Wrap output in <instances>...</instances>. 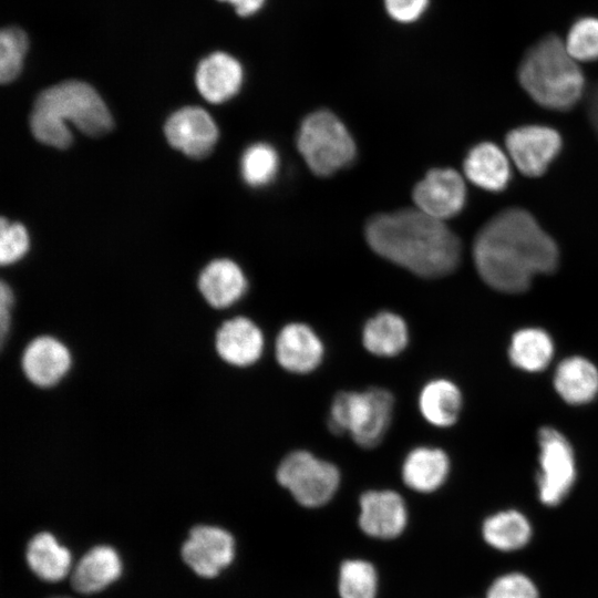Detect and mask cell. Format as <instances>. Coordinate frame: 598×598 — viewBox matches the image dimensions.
I'll list each match as a JSON object with an SVG mask.
<instances>
[{"instance_id":"6da1fadb","label":"cell","mask_w":598,"mask_h":598,"mask_svg":"<svg viewBox=\"0 0 598 598\" xmlns=\"http://www.w3.org/2000/svg\"><path fill=\"white\" fill-rule=\"evenodd\" d=\"M473 259L481 278L493 289L519 293L539 274L559 262L556 241L526 209L511 207L493 216L477 233Z\"/></svg>"},{"instance_id":"7a4b0ae2","label":"cell","mask_w":598,"mask_h":598,"mask_svg":"<svg viewBox=\"0 0 598 598\" xmlns=\"http://www.w3.org/2000/svg\"><path fill=\"white\" fill-rule=\"evenodd\" d=\"M365 239L381 257L425 278L445 276L461 260L458 237L443 220L416 207L373 216Z\"/></svg>"},{"instance_id":"3957f363","label":"cell","mask_w":598,"mask_h":598,"mask_svg":"<svg viewBox=\"0 0 598 598\" xmlns=\"http://www.w3.org/2000/svg\"><path fill=\"white\" fill-rule=\"evenodd\" d=\"M66 120L92 136L103 135L113 126L100 94L90 84L78 80L60 82L39 93L30 114L31 132L44 144L65 148L72 142Z\"/></svg>"},{"instance_id":"277c9868","label":"cell","mask_w":598,"mask_h":598,"mask_svg":"<svg viewBox=\"0 0 598 598\" xmlns=\"http://www.w3.org/2000/svg\"><path fill=\"white\" fill-rule=\"evenodd\" d=\"M524 91L539 106L568 111L582 97L586 81L565 42L555 34L537 41L524 54L517 72Z\"/></svg>"},{"instance_id":"5b68a950","label":"cell","mask_w":598,"mask_h":598,"mask_svg":"<svg viewBox=\"0 0 598 598\" xmlns=\"http://www.w3.org/2000/svg\"><path fill=\"white\" fill-rule=\"evenodd\" d=\"M394 400L382 388L338 393L330 406L328 426L334 434L348 432L361 447H375L389 430Z\"/></svg>"},{"instance_id":"8992f818","label":"cell","mask_w":598,"mask_h":598,"mask_svg":"<svg viewBox=\"0 0 598 598\" xmlns=\"http://www.w3.org/2000/svg\"><path fill=\"white\" fill-rule=\"evenodd\" d=\"M297 147L310 171L329 176L355 157V143L347 126L331 112L316 111L303 118Z\"/></svg>"},{"instance_id":"52a82bcc","label":"cell","mask_w":598,"mask_h":598,"mask_svg":"<svg viewBox=\"0 0 598 598\" xmlns=\"http://www.w3.org/2000/svg\"><path fill=\"white\" fill-rule=\"evenodd\" d=\"M277 481L305 507L327 504L340 484L338 468L307 451L289 453L277 468Z\"/></svg>"},{"instance_id":"ba28073f","label":"cell","mask_w":598,"mask_h":598,"mask_svg":"<svg viewBox=\"0 0 598 598\" xmlns=\"http://www.w3.org/2000/svg\"><path fill=\"white\" fill-rule=\"evenodd\" d=\"M538 444L539 499L547 506H556L565 499L576 480L574 452L567 439L553 427L540 429Z\"/></svg>"},{"instance_id":"9c48e42d","label":"cell","mask_w":598,"mask_h":598,"mask_svg":"<svg viewBox=\"0 0 598 598\" xmlns=\"http://www.w3.org/2000/svg\"><path fill=\"white\" fill-rule=\"evenodd\" d=\"M505 147L516 168L528 177L545 174L563 147L557 130L542 124H527L511 130Z\"/></svg>"},{"instance_id":"30bf717a","label":"cell","mask_w":598,"mask_h":598,"mask_svg":"<svg viewBox=\"0 0 598 598\" xmlns=\"http://www.w3.org/2000/svg\"><path fill=\"white\" fill-rule=\"evenodd\" d=\"M235 553L233 535L213 525L193 527L181 550L184 563L203 578H214L228 568Z\"/></svg>"},{"instance_id":"8fae6325","label":"cell","mask_w":598,"mask_h":598,"mask_svg":"<svg viewBox=\"0 0 598 598\" xmlns=\"http://www.w3.org/2000/svg\"><path fill=\"white\" fill-rule=\"evenodd\" d=\"M466 186L453 168H433L414 187L415 207L440 220L458 215L466 203Z\"/></svg>"},{"instance_id":"7c38bea8","label":"cell","mask_w":598,"mask_h":598,"mask_svg":"<svg viewBox=\"0 0 598 598\" xmlns=\"http://www.w3.org/2000/svg\"><path fill=\"white\" fill-rule=\"evenodd\" d=\"M167 141L193 158H203L218 137L213 117L199 106H184L175 111L164 125Z\"/></svg>"},{"instance_id":"4fadbf2b","label":"cell","mask_w":598,"mask_h":598,"mask_svg":"<svg viewBox=\"0 0 598 598\" xmlns=\"http://www.w3.org/2000/svg\"><path fill=\"white\" fill-rule=\"evenodd\" d=\"M72 367L70 349L60 339L41 334L23 349L21 369L24 377L39 388H51L69 373Z\"/></svg>"},{"instance_id":"5bb4252c","label":"cell","mask_w":598,"mask_h":598,"mask_svg":"<svg viewBox=\"0 0 598 598\" xmlns=\"http://www.w3.org/2000/svg\"><path fill=\"white\" fill-rule=\"evenodd\" d=\"M359 505V526L370 537L392 539L408 525L406 504L394 491H368L361 495Z\"/></svg>"},{"instance_id":"9a60e30c","label":"cell","mask_w":598,"mask_h":598,"mask_svg":"<svg viewBox=\"0 0 598 598\" xmlns=\"http://www.w3.org/2000/svg\"><path fill=\"white\" fill-rule=\"evenodd\" d=\"M214 343L223 361L243 368L254 364L261 357L264 334L247 317H234L219 326Z\"/></svg>"},{"instance_id":"2e32d148","label":"cell","mask_w":598,"mask_h":598,"mask_svg":"<svg viewBox=\"0 0 598 598\" xmlns=\"http://www.w3.org/2000/svg\"><path fill=\"white\" fill-rule=\"evenodd\" d=\"M323 357V344L317 333L307 324L291 322L278 333L276 358L287 371L308 373L315 370Z\"/></svg>"},{"instance_id":"e0dca14e","label":"cell","mask_w":598,"mask_h":598,"mask_svg":"<svg viewBox=\"0 0 598 598\" xmlns=\"http://www.w3.org/2000/svg\"><path fill=\"white\" fill-rule=\"evenodd\" d=\"M463 169L472 184L491 193L505 190L512 181L508 155L489 141L480 142L468 150Z\"/></svg>"},{"instance_id":"ac0fdd59","label":"cell","mask_w":598,"mask_h":598,"mask_svg":"<svg viewBox=\"0 0 598 598\" xmlns=\"http://www.w3.org/2000/svg\"><path fill=\"white\" fill-rule=\"evenodd\" d=\"M244 71L233 55L216 51L200 60L195 73L199 93L209 102L229 100L240 89Z\"/></svg>"},{"instance_id":"d6986e66","label":"cell","mask_w":598,"mask_h":598,"mask_svg":"<svg viewBox=\"0 0 598 598\" xmlns=\"http://www.w3.org/2000/svg\"><path fill=\"white\" fill-rule=\"evenodd\" d=\"M198 289L206 302L216 309L236 303L247 291V279L241 268L233 260H212L198 276Z\"/></svg>"},{"instance_id":"ffe728a7","label":"cell","mask_w":598,"mask_h":598,"mask_svg":"<svg viewBox=\"0 0 598 598\" xmlns=\"http://www.w3.org/2000/svg\"><path fill=\"white\" fill-rule=\"evenodd\" d=\"M122 570L118 553L109 545H96L79 560L73 569L71 582L81 594H94L117 580Z\"/></svg>"},{"instance_id":"44dd1931","label":"cell","mask_w":598,"mask_h":598,"mask_svg":"<svg viewBox=\"0 0 598 598\" xmlns=\"http://www.w3.org/2000/svg\"><path fill=\"white\" fill-rule=\"evenodd\" d=\"M450 461L444 451L421 446L412 450L402 464V478L411 489L430 493L445 482Z\"/></svg>"},{"instance_id":"7402d4cb","label":"cell","mask_w":598,"mask_h":598,"mask_svg":"<svg viewBox=\"0 0 598 598\" xmlns=\"http://www.w3.org/2000/svg\"><path fill=\"white\" fill-rule=\"evenodd\" d=\"M554 386L567 403H588L598 393V370L585 358H567L555 371Z\"/></svg>"},{"instance_id":"603a6c76","label":"cell","mask_w":598,"mask_h":598,"mask_svg":"<svg viewBox=\"0 0 598 598\" xmlns=\"http://www.w3.org/2000/svg\"><path fill=\"white\" fill-rule=\"evenodd\" d=\"M27 563L31 571L42 580L59 581L71 568V553L48 532L35 534L27 546Z\"/></svg>"},{"instance_id":"cb8c5ba5","label":"cell","mask_w":598,"mask_h":598,"mask_svg":"<svg viewBox=\"0 0 598 598\" xmlns=\"http://www.w3.org/2000/svg\"><path fill=\"white\" fill-rule=\"evenodd\" d=\"M364 348L379 357H393L409 342L405 321L396 313L382 311L367 321L362 331Z\"/></svg>"},{"instance_id":"d4e9b609","label":"cell","mask_w":598,"mask_h":598,"mask_svg":"<svg viewBox=\"0 0 598 598\" xmlns=\"http://www.w3.org/2000/svg\"><path fill=\"white\" fill-rule=\"evenodd\" d=\"M419 408L429 423L440 427L450 426L456 422L462 408L461 391L448 380H433L423 386Z\"/></svg>"},{"instance_id":"484cf974","label":"cell","mask_w":598,"mask_h":598,"mask_svg":"<svg viewBox=\"0 0 598 598\" xmlns=\"http://www.w3.org/2000/svg\"><path fill=\"white\" fill-rule=\"evenodd\" d=\"M482 534L495 549L513 551L529 542L532 526L520 512L508 509L488 516L483 523Z\"/></svg>"},{"instance_id":"4316f807","label":"cell","mask_w":598,"mask_h":598,"mask_svg":"<svg viewBox=\"0 0 598 598\" xmlns=\"http://www.w3.org/2000/svg\"><path fill=\"white\" fill-rule=\"evenodd\" d=\"M554 354L550 336L538 328H524L516 331L511 340L508 355L512 363L528 372L544 370Z\"/></svg>"},{"instance_id":"83f0119b","label":"cell","mask_w":598,"mask_h":598,"mask_svg":"<svg viewBox=\"0 0 598 598\" xmlns=\"http://www.w3.org/2000/svg\"><path fill=\"white\" fill-rule=\"evenodd\" d=\"M378 582L377 569L368 560L353 558L340 565L338 575L340 598H375Z\"/></svg>"},{"instance_id":"f1b7e54d","label":"cell","mask_w":598,"mask_h":598,"mask_svg":"<svg viewBox=\"0 0 598 598\" xmlns=\"http://www.w3.org/2000/svg\"><path fill=\"white\" fill-rule=\"evenodd\" d=\"M279 168L277 151L267 143L248 146L240 159L244 181L252 187H261L274 181Z\"/></svg>"},{"instance_id":"f546056e","label":"cell","mask_w":598,"mask_h":598,"mask_svg":"<svg viewBox=\"0 0 598 598\" xmlns=\"http://www.w3.org/2000/svg\"><path fill=\"white\" fill-rule=\"evenodd\" d=\"M565 47L578 63L598 60V18L576 20L567 33Z\"/></svg>"},{"instance_id":"4dcf8cb0","label":"cell","mask_w":598,"mask_h":598,"mask_svg":"<svg viewBox=\"0 0 598 598\" xmlns=\"http://www.w3.org/2000/svg\"><path fill=\"white\" fill-rule=\"evenodd\" d=\"M28 50V38L23 30L10 27L0 33V80L2 83L14 80L23 65Z\"/></svg>"},{"instance_id":"1f68e13d","label":"cell","mask_w":598,"mask_h":598,"mask_svg":"<svg viewBox=\"0 0 598 598\" xmlns=\"http://www.w3.org/2000/svg\"><path fill=\"white\" fill-rule=\"evenodd\" d=\"M0 262L10 265L22 258L29 248L25 227L20 223H9L4 217L0 220Z\"/></svg>"},{"instance_id":"d6a6232c","label":"cell","mask_w":598,"mask_h":598,"mask_svg":"<svg viewBox=\"0 0 598 598\" xmlns=\"http://www.w3.org/2000/svg\"><path fill=\"white\" fill-rule=\"evenodd\" d=\"M486 598H538V591L527 576L509 573L493 581Z\"/></svg>"},{"instance_id":"836d02e7","label":"cell","mask_w":598,"mask_h":598,"mask_svg":"<svg viewBox=\"0 0 598 598\" xmlns=\"http://www.w3.org/2000/svg\"><path fill=\"white\" fill-rule=\"evenodd\" d=\"M389 17L399 23L416 22L426 12L430 0H383Z\"/></svg>"},{"instance_id":"e575fe53","label":"cell","mask_w":598,"mask_h":598,"mask_svg":"<svg viewBox=\"0 0 598 598\" xmlns=\"http://www.w3.org/2000/svg\"><path fill=\"white\" fill-rule=\"evenodd\" d=\"M13 292L9 285L1 281L0 285V334L1 343L6 341V337L10 331L11 310L13 306Z\"/></svg>"},{"instance_id":"d590c367","label":"cell","mask_w":598,"mask_h":598,"mask_svg":"<svg viewBox=\"0 0 598 598\" xmlns=\"http://www.w3.org/2000/svg\"><path fill=\"white\" fill-rule=\"evenodd\" d=\"M231 4L236 13L240 17H249L257 13L265 4L266 0H219Z\"/></svg>"},{"instance_id":"8d00e7d4","label":"cell","mask_w":598,"mask_h":598,"mask_svg":"<svg viewBox=\"0 0 598 598\" xmlns=\"http://www.w3.org/2000/svg\"><path fill=\"white\" fill-rule=\"evenodd\" d=\"M588 117L598 135V83L590 89L588 94Z\"/></svg>"}]
</instances>
